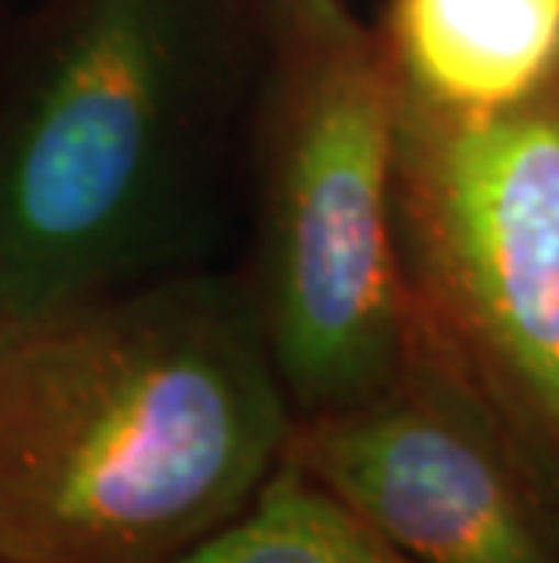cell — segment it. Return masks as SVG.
<instances>
[{
    "instance_id": "obj_1",
    "label": "cell",
    "mask_w": 559,
    "mask_h": 563,
    "mask_svg": "<svg viewBox=\"0 0 559 563\" xmlns=\"http://www.w3.org/2000/svg\"><path fill=\"white\" fill-rule=\"evenodd\" d=\"M291 429L233 280L178 266L0 313V563H171L247 509Z\"/></svg>"
},
{
    "instance_id": "obj_2",
    "label": "cell",
    "mask_w": 559,
    "mask_h": 563,
    "mask_svg": "<svg viewBox=\"0 0 559 563\" xmlns=\"http://www.w3.org/2000/svg\"><path fill=\"white\" fill-rule=\"evenodd\" d=\"M266 0H41L0 37V313L178 269Z\"/></svg>"
},
{
    "instance_id": "obj_3",
    "label": "cell",
    "mask_w": 559,
    "mask_h": 563,
    "mask_svg": "<svg viewBox=\"0 0 559 563\" xmlns=\"http://www.w3.org/2000/svg\"><path fill=\"white\" fill-rule=\"evenodd\" d=\"M255 277L244 287L294 418L371 397L414 345L396 241L400 88L349 0H266Z\"/></svg>"
},
{
    "instance_id": "obj_4",
    "label": "cell",
    "mask_w": 559,
    "mask_h": 563,
    "mask_svg": "<svg viewBox=\"0 0 559 563\" xmlns=\"http://www.w3.org/2000/svg\"><path fill=\"white\" fill-rule=\"evenodd\" d=\"M396 241L422 331L559 495V77L476 117L400 91Z\"/></svg>"
},
{
    "instance_id": "obj_5",
    "label": "cell",
    "mask_w": 559,
    "mask_h": 563,
    "mask_svg": "<svg viewBox=\"0 0 559 563\" xmlns=\"http://www.w3.org/2000/svg\"><path fill=\"white\" fill-rule=\"evenodd\" d=\"M283 459L418 563H559L549 495L418 317L396 378L294 418Z\"/></svg>"
},
{
    "instance_id": "obj_6",
    "label": "cell",
    "mask_w": 559,
    "mask_h": 563,
    "mask_svg": "<svg viewBox=\"0 0 559 563\" xmlns=\"http://www.w3.org/2000/svg\"><path fill=\"white\" fill-rule=\"evenodd\" d=\"M378 37L400 91L444 113H497L559 77V0H389Z\"/></svg>"
},
{
    "instance_id": "obj_7",
    "label": "cell",
    "mask_w": 559,
    "mask_h": 563,
    "mask_svg": "<svg viewBox=\"0 0 559 563\" xmlns=\"http://www.w3.org/2000/svg\"><path fill=\"white\" fill-rule=\"evenodd\" d=\"M171 563H418L283 459L244 512Z\"/></svg>"
}]
</instances>
